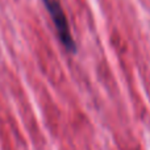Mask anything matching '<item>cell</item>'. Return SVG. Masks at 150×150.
Here are the masks:
<instances>
[{
	"label": "cell",
	"instance_id": "1",
	"mask_svg": "<svg viewBox=\"0 0 150 150\" xmlns=\"http://www.w3.org/2000/svg\"><path fill=\"white\" fill-rule=\"evenodd\" d=\"M44 5L46 7L47 12H49L50 17L53 20L55 29H57V34L59 37L61 44L65 46V49L70 53L76 52V45L71 36L70 25H69L67 17H66L65 12L62 9L59 0H42Z\"/></svg>",
	"mask_w": 150,
	"mask_h": 150
}]
</instances>
